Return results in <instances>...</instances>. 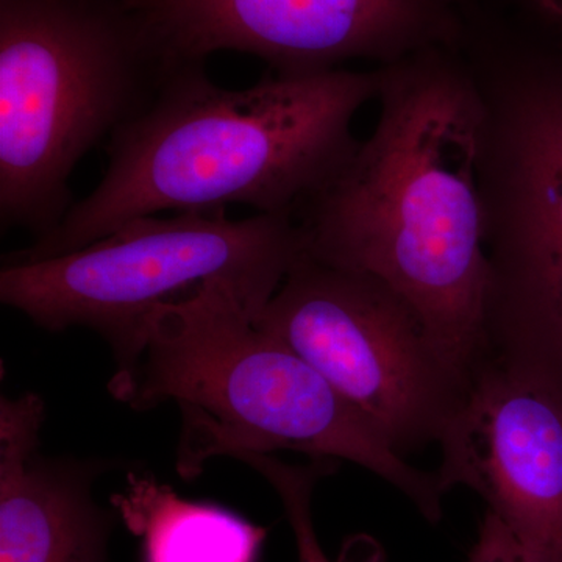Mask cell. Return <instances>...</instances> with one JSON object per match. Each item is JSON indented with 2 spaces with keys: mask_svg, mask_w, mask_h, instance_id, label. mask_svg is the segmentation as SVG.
<instances>
[{
  "mask_svg": "<svg viewBox=\"0 0 562 562\" xmlns=\"http://www.w3.org/2000/svg\"><path fill=\"white\" fill-rule=\"evenodd\" d=\"M162 70L239 52L273 72L390 65L449 44L460 0H122Z\"/></svg>",
  "mask_w": 562,
  "mask_h": 562,
  "instance_id": "obj_8",
  "label": "cell"
},
{
  "mask_svg": "<svg viewBox=\"0 0 562 562\" xmlns=\"http://www.w3.org/2000/svg\"><path fill=\"white\" fill-rule=\"evenodd\" d=\"M38 395L0 402V562H106L114 514L92 497L99 462L38 453Z\"/></svg>",
  "mask_w": 562,
  "mask_h": 562,
  "instance_id": "obj_10",
  "label": "cell"
},
{
  "mask_svg": "<svg viewBox=\"0 0 562 562\" xmlns=\"http://www.w3.org/2000/svg\"><path fill=\"white\" fill-rule=\"evenodd\" d=\"M239 461L261 473L279 494L281 505L294 532L299 562H331L314 530L313 491L322 476L330 475L336 461L313 460L308 465H291L271 454L246 453Z\"/></svg>",
  "mask_w": 562,
  "mask_h": 562,
  "instance_id": "obj_12",
  "label": "cell"
},
{
  "mask_svg": "<svg viewBox=\"0 0 562 562\" xmlns=\"http://www.w3.org/2000/svg\"><path fill=\"white\" fill-rule=\"evenodd\" d=\"M443 492L486 502L535 562H562V387L486 358L438 439Z\"/></svg>",
  "mask_w": 562,
  "mask_h": 562,
  "instance_id": "obj_9",
  "label": "cell"
},
{
  "mask_svg": "<svg viewBox=\"0 0 562 562\" xmlns=\"http://www.w3.org/2000/svg\"><path fill=\"white\" fill-rule=\"evenodd\" d=\"M110 391L136 412L179 406L181 479L201 475L211 458L292 450L361 465L428 522L442 517L436 472L408 462L312 364L262 331L227 281L158 306L135 369Z\"/></svg>",
  "mask_w": 562,
  "mask_h": 562,
  "instance_id": "obj_4",
  "label": "cell"
},
{
  "mask_svg": "<svg viewBox=\"0 0 562 562\" xmlns=\"http://www.w3.org/2000/svg\"><path fill=\"white\" fill-rule=\"evenodd\" d=\"M302 255L301 228L291 214L140 217L60 257L3 260L0 302L44 330L98 331L116 357L111 382H117L135 369L158 306L224 280L257 321Z\"/></svg>",
  "mask_w": 562,
  "mask_h": 562,
  "instance_id": "obj_6",
  "label": "cell"
},
{
  "mask_svg": "<svg viewBox=\"0 0 562 562\" xmlns=\"http://www.w3.org/2000/svg\"><path fill=\"white\" fill-rule=\"evenodd\" d=\"M162 74L122 0H0L2 227L54 231L74 203V169Z\"/></svg>",
  "mask_w": 562,
  "mask_h": 562,
  "instance_id": "obj_5",
  "label": "cell"
},
{
  "mask_svg": "<svg viewBox=\"0 0 562 562\" xmlns=\"http://www.w3.org/2000/svg\"><path fill=\"white\" fill-rule=\"evenodd\" d=\"M116 516L140 539L143 562H258L268 528L214 503L180 497L154 476H128Z\"/></svg>",
  "mask_w": 562,
  "mask_h": 562,
  "instance_id": "obj_11",
  "label": "cell"
},
{
  "mask_svg": "<svg viewBox=\"0 0 562 562\" xmlns=\"http://www.w3.org/2000/svg\"><path fill=\"white\" fill-rule=\"evenodd\" d=\"M376 68L375 127L295 216L303 254L401 294L469 382L486 358L471 74L452 43Z\"/></svg>",
  "mask_w": 562,
  "mask_h": 562,
  "instance_id": "obj_1",
  "label": "cell"
},
{
  "mask_svg": "<svg viewBox=\"0 0 562 562\" xmlns=\"http://www.w3.org/2000/svg\"><path fill=\"white\" fill-rule=\"evenodd\" d=\"M255 324L312 364L405 457L438 442L468 390L401 294L305 254Z\"/></svg>",
  "mask_w": 562,
  "mask_h": 562,
  "instance_id": "obj_7",
  "label": "cell"
},
{
  "mask_svg": "<svg viewBox=\"0 0 562 562\" xmlns=\"http://www.w3.org/2000/svg\"><path fill=\"white\" fill-rule=\"evenodd\" d=\"M379 85L376 66L273 72L244 90L214 83L205 63L166 70L150 101L110 136L98 187L3 260L60 257L162 211L244 205L295 217L357 150L351 125Z\"/></svg>",
  "mask_w": 562,
  "mask_h": 562,
  "instance_id": "obj_2",
  "label": "cell"
},
{
  "mask_svg": "<svg viewBox=\"0 0 562 562\" xmlns=\"http://www.w3.org/2000/svg\"><path fill=\"white\" fill-rule=\"evenodd\" d=\"M468 562H535L516 536L494 514L486 512Z\"/></svg>",
  "mask_w": 562,
  "mask_h": 562,
  "instance_id": "obj_13",
  "label": "cell"
},
{
  "mask_svg": "<svg viewBox=\"0 0 562 562\" xmlns=\"http://www.w3.org/2000/svg\"><path fill=\"white\" fill-rule=\"evenodd\" d=\"M453 47L475 91L486 357L562 387V20L464 0Z\"/></svg>",
  "mask_w": 562,
  "mask_h": 562,
  "instance_id": "obj_3",
  "label": "cell"
},
{
  "mask_svg": "<svg viewBox=\"0 0 562 562\" xmlns=\"http://www.w3.org/2000/svg\"><path fill=\"white\" fill-rule=\"evenodd\" d=\"M539 2L546 3L547 7H550V9H552L562 20V0H539Z\"/></svg>",
  "mask_w": 562,
  "mask_h": 562,
  "instance_id": "obj_14",
  "label": "cell"
}]
</instances>
